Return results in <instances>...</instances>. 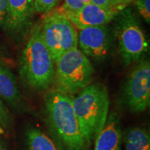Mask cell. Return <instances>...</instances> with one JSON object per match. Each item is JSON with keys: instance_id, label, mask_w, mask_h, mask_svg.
Masks as SVG:
<instances>
[{"instance_id": "6", "label": "cell", "mask_w": 150, "mask_h": 150, "mask_svg": "<svg viewBox=\"0 0 150 150\" xmlns=\"http://www.w3.org/2000/svg\"><path fill=\"white\" fill-rule=\"evenodd\" d=\"M41 33L54 61L65 52L78 47V33L76 28L66 16L56 11L46 16Z\"/></svg>"}, {"instance_id": "5", "label": "cell", "mask_w": 150, "mask_h": 150, "mask_svg": "<svg viewBox=\"0 0 150 150\" xmlns=\"http://www.w3.org/2000/svg\"><path fill=\"white\" fill-rule=\"evenodd\" d=\"M115 36L124 65H129L141 59L149 44L138 18L130 7L122 9L116 18Z\"/></svg>"}, {"instance_id": "15", "label": "cell", "mask_w": 150, "mask_h": 150, "mask_svg": "<svg viewBox=\"0 0 150 150\" xmlns=\"http://www.w3.org/2000/svg\"><path fill=\"white\" fill-rule=\"evenodd\" d=\"M35 12L47 13L55 8L60 0H33Z\"/></svg>"}, {"instance_id": "21", "label": "cell", "mask_w": 150, "mask_h": 150, "mask_svg": "<svg viewBox=\"0 0 150 150\" xmlns=\"http://www.w3.org/2000/svg\"><path fill=\"white\" fill-rule=\"evenodd\" d=\"M136 0H120L121 3L125 6H128L131 3H134Z\"/></svg>"}, {"instance_id": "22", "label": "cell", "mask_w": 150, "mask_h": 150, "mask_svg": "<svg viewBox=\"0 0 150 150\" xmlns=\"http://www.w3.org/2000/svg\"><path fill=\"white\" fill-rule=\"evenodd\" d=\"M0 150H7L6 147H5V145H3L1 142H0Z\"/></svg>"}, {"instance_id": "11", "label": "cell", "mask_w": 150, "mask_h": 150, "mask_svg": "<svg viewBox=\"0 0 150 150\" xmlns=\"http://www.w3.org/2000/svg\"><path fill=\"white\" fill-rule=\"evenodd\" d=\"M0 97L19 112H29L22 98L17 79L10 69L0 64Z\"/></svg>"}, {"instance_id": "7", "label": "cell", "mask_w": 150, "mask_h": 150, "mask_svg": "<svg viewBox=\"0 0 150 150\" xmlns=\"http://www.w3.org/2000/svg\"><path fill=\"white\" fill-rule=\"evenodd\" d=\"M122 99L132 112L145 111L150 99V63L141 61L129 74L124 86Z\"/></svg>"}, {"instance_id": "16", "label": "cell", "mask_w": 150, "mask_h": 150, "mask_svg": "<svg viewBox=\"0 0 150 150\" xmlns=\"http://www.w3.org/2000/svg\"><path fill=\"white\" fill-rule=\"evenodd\" d=\"M91 3L101 8L120 11L127 7L121 3L120 0H91Z\"/></svg>"}, {"instance_id": "4", "label": "cell", "mask_w": 150, "mask_h": 150, "mask_svg": "<svg viewBox=\"0 0 150 150\" xmlns=\"http://www.w3.org/2000/svg\"><path fill=\"white\" fill-rule=\"evenodd\" d=\"M95 69L88 58L77 48L65 52L55 61L56 91L72 95L93 81Z\"/></svg>"}, {"instance_id": "9", "label": "cell", "mask_w": 150, "mask_h": 150, "mask_svg": "<svg viewBox=\"0 0 150 150\" xmlns=\"http://www.w3.org/2000/svg\"><path fill=\"white\" fill-rule=\"evenodd\" d=\"M54 11L65 16L74 27L79 30L86 28L106 25L113 20L120 11L106 9L92 3L87 4L76 12L65 10L62 7Z\"/></svg>"}, {"instance_id": "12", "label": "cell", "mask_w": 150, "mask_h": 150, "mask_svg": "<svg viewBox=\"0 0 150 150\" xmlns=\"http://www.w3.org/2000/svg\"><path fill=\"white\" fill-rule=\"evenodd\" d=\"M122 139L120 120L116 112L108 115L102 131L95 138L94 150H117Z\"/></svg>"}, {"instance_id": "18", "label": "cell", "mask_w": 150, "mask_h": 150, "mask_svg": "<svg viewBox=\"0 0 150 150\" xmlns=\"http://www.w3.org/2000/svg\"><path fill=\"white\" fill-rule=\"evenodd\" d=\"M89 3L91 0H64V4L61 7L72 12H76Z\"/></svg>"}, {"instance_id": "19", "label": "cell", "mask_w": 150, "mask_h": 150, "mask_svg": "<svg viewBox=\"0 0 150 150\" xmlns=\"http://www.w3.org/2000/svg\"><path fill=\"white\" fill-rule=\"evenodd\" d=\"M12 123V118L8 109L0 98V126L4 129H8Z\"/></svg>"}, {"instance_id": "8", "label": "cell", "mask_w": 150, "mask_h": 150, "mask_svg": "<svg viewBox=\"0 0 150 150\" xmlns=\"http://www.w3.org/2000/svg\"><path fill=\"white\" fill-rule=\"evenodd\" d=\"M78 46L88 59L104 61L111 52L112 34L107 25L96 26L79 30Z\"/></svg>"}, {"instance_id": "14", "label": "cell", "mask_w": 150, "mask_h": 150, "mask_svg": "<svg viewBox=\"0 0 150 150\" xmlns=\"http://www.w3.org/2000/svg\"><path fill=\"white\" fill-rule=\"evenodd\" d=\"M125 150H150V137L145 129L134 127L123 136Z\"/></svg>"}, {"instance_id": "3", "label": "cell", "mask_w": 150, "mask_h": 150, "mask_svg": "<svg viewBox=\"0 0 150 150\" xmlns=\"http://www.w3.org/2000/svg\"><path fill=\"white\" fill-rule=\"evenodd\" d=\"M73 109L87 145L95 140L108 115L110 99L107 88L91 83L72 97Z\"/></svg>"}, {"instance_id": "10", "label": "cell", "mask_w": 150, "mask_h": 150, "mask_svg": "<svg viewBox=\"0 0 150 150\" xmlns=\"http://www.w3.org/2000/svg\"><path fill=\"white\" fill-rule=\"evenodd\" d=\"M8 16L5 29L13 35L27 30L35 13L33 0H8Z\"/></svg>"}, {"instance_id": "20", "label": "cell", "mask_w": 150, "mask_h": 150, "mask_svg": "<svg viewBox=\"0 0 150 150\" xmlns=\"http://www.w3.org/2000/svg\"><path fill=\"white\" fill-rule=\"evenodd\" d=\"M8 16V0H0V29L6 28Z\"/></svg>"}, {"instance_id": "13", "label": "cell", "mask_w": 150, "mask_h": 150, "mask_svg": "<svg viewBox=\"0 0 150 150\" xmlns=\"http://www.w3.org/2000/svg\"><path fill=\"white\" fill-rule=\"evenodd\" d=\"M25 139L27 150H62L52 138L35 127L27 129Z\"/></svg>"}, {"instance_id": "17", "label": "cell", "mask_w": 150, "mask_h": 150, "mask_svg": "<svg viewBox=\"0 0 150 150\" xmlns=\"http://www.w3.org/2000/svg\"><path fill=\"white\" fill-rule=\"evenodd\" d=\"M136 3L137 9L140 16L143 18L146 22H150V0H136Z\"/></svg>"}, {"instance_id": "2", "label": "cell", "mask_w": 150, "mask_h": 150, "mask_svg": "<svg viewBox=\"0 0 150 150\" xmlns=\"http://www.w3.org/2000/svg\"><path fill=\"white\" fill-rule=\"evenodd\" d=\"M55 61L45 44L41 28H34L20 56L21 79L31 89L44 91L53 83Z\"/></svg>"}, {"instance_id": "1", "label": "cell", "mask_w": 150, "mask_h": 150, "mask_svg": "<svg viewBox=\"0 0 150 150\" xmlns=\"http://www.w3.org/2000/svg\"><path fill=\"white\" fill-rule=\"evenodd\" d=\"M45 117L52 138L62 150H86L71 95L49 91L45 97Z\"/></svg>"}]
</instances>
